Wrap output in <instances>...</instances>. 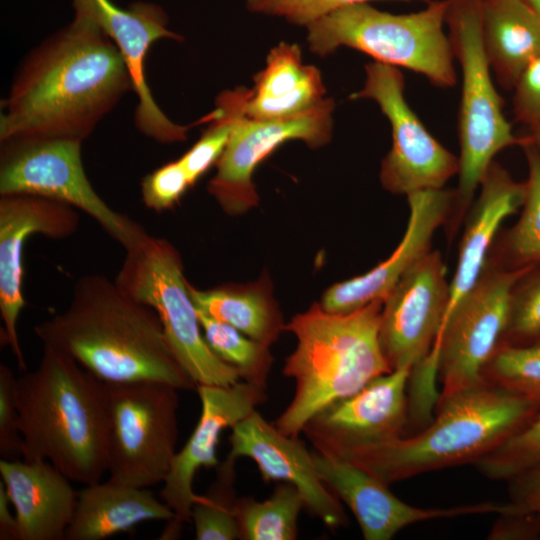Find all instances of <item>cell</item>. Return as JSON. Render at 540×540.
I'll return each instance as SVG.
<instances>
[{"instance_id":"obj_35","label":"cell","mask_w":540,"mask_h":540,"mask_svg":"<svg viewBox=\"0 0 540 540\" xmlns=\"http://www.w3.org/2000/svg\"><path fill=\"white\" fill-rule=\"evenodd\" d=\"M535 267L513 288L508 325L501 342L529 344L540 341V271L534 272Z\"/></svg>"},{"instance_id":"obj_36","label":"cell","mask_w":540,"mask_h":540,"mask_svg":"<svg viewBox=\"0 0 540 540\" xmlns=\"http://www.w3.org/2000/svg\"><path fill=\"white\" fill-rule=\"evenodd\" d=\"M192 187L188 173L180 159L168 162L147 174L141 182L145 206L161 212L174 207Z\"/></svg>"},{"instance_id":"obj_5","label":"cell","mask_w":540,"mask_h":540,"mask_svg":"<svg viewBox=\"0 0 540 540\" xmlns=\"http://www.w3.org/2000/svg\"><path fill=\"white\" fill-rule=\"evenodd\" d=\"M383 301L347 313L314 303L285 324L297 339L283 374L295 393L274 421L282 433L298 437L307 422L330 404L349 397L374 378L391 372L379 340Z\"/></svg>"},{"instance_id":"obj_11","label":"cell","mask_w":540,"mask_h":540,"mask_svg":"<svg viewBox=\"0 0 540 540\" xmlns=\"http://www.w3.org/2000/svg\"><path fill=\"white\" fill-rule=\"evenodd\" d=\"M535 266L507 268L488 258L479 279L445 319L436 342L438 400L484 382V367L508 325L513 288Z\"/></svg>"},{"instance_id":"obj_20","label":"cell","mask_w":540,"mask_h":540,"mask_svg":"<svg viewBox=\"0 0 540 540\" xmlns=\"http://www.w3.org/2000/svg\"><path fill=\"white\" fill-rule=\"evenodd\" d=\"M229 443L228 458H250L264 482H284L296 487L305 508L329 528L347 525L341 501L323 483L311 451L298 437L282 433L255 410L231 428Z\"/></svg>"},{"instance_id":"obj_43","label":"cell","mask_w":540,"mask_h":540,"mask_svg":"<svg viewBox=\"0 0 540 540\" xmlns=\"http://www.w3.org/2000/svg\"><path fill=\"white\" fill-rule=\"evenodd\" d=\"M527 138L540 155V126L528 129Z\"/></svg>"},{"instance_id":"obj_40","label":"cell","mask_w":540,"mask_h":540,"mask_svg":"<svg viewBox=\"0 0 540 540\" xmlns=\"http://www.w3.org/2000/svg\"><path fill=\"white\" fill-rule=\"evenodd\" d=\"M487 538L490 540L539 539L540 514L523 511L515 505L514 509L499 514Z\"/></svg>"},{"instance_id":"obj_34","label":"cell","mask_w":540,"mask_h":540,"mask_svg":"<svg viewBox=\"0 0 540 540\" xmlns=\"http://www.w3.org/2000/svg\"><path fill=\"white\" fill-rule=\"evenodd\" d=\"M475 465L485 477L505 481L540 466V409Z\"/></svg>"},{"instance_id":"obj_39","label":"cell","mask_w":540,"mask_h":540,"mask_svg":"<svg viewBox=\"0 0 540 540\" xmlns=\"http://www.w3.org/2000/svg\"><path fill=\"white\" fill-rule=\"evenodd\" d=\"M513 89L515 119L528 129L540 126V55L523 70Z\"/></svg>"},{"instance_id":"obj_42","label":"cell","mask_w":540,"mask_h":540,"mask_svg":"<svg viewBox=\"0 0 540 540\" xmlns=\"http://www.w3.org/2000/svg\"><path fill=\"white\" fill-rule=\"evenodd\" d=\"M11 501L2 481H0V539L19 540L18 523L11 511Z\"/></svg>"},{"instance_id":"obj_23","label":"cell","mask_w":540,"mask_h":540,"mask_svg":"<svg viewBox=\"0 0 540 540\" xmlns=\"http://www.w3.org/2000/svg\"><path fill=\"white\" fill-rule=\"evenodd\" d=\"M478 189L479 196L468 211L456 270L450 281L445 319L479 279L501 224L522 207L525 198V182L515 181L495 161L489 166Z\"/></svg>"},{"instance_id":"obj_21","label":"cell","mask_w":540,"mask_h":540,"mask_svg":"<svg viewBox=\"0 0 540 540\" xmlns=\"http://www.w3.org/2000/svg\"><path fill=\"white\" fill-rule=\"evenodd\" d=\"M407 200V227L394 251L368 272L330 286L320 302L323 309L347 313L373 301H384L401 277L431 250L435 232L451 217L455 190L421 191L407 196Z\"/></svg>"},{"instance_id":"obj_31","label":"cell","mask_w":540,"mask_h":540,"mask_svg":"<svg viewBox=\"0 0 540 540\" xmlns=\"http://www.w3.org/2000/svg\"><path fill=\"white\" fill-rule=\"evenodd\" d=\"M249 89L238 87L221 92L215 109L206 115L207 128L179 159L193 186L222 156L237 119L245 113Z\"/></svg>"},{"instance_id":"obj_2","label":"cell","mask_w":540,"mask_h":540,"mask_svg":"<svg viewBox=\"0 0 540 540\" xmlns=\"http://www.w3.org/2000/svg\"><path fill=\"white\" fill-rule=\"evenodd\" d=\"M34 332L43 346L70 356L103 383L157 381L196 390L173 355L155 310L104 275L81 276L68 307Z\"/></svg>"},{"instance_id":"obj_22","label":"cell","mask_w":540,"mask_h":540,"mask_svg":"<svg viewBox=\"0 0 540 540\" xmlns=\"http://www.w3.org/2000/svg\"><path fill=\"white\" fill-rule=\"evenodd\" d=\"M1 481L18 523L19 540H62L73 519L78 492L48 461L0 460Z\"/></svg>"},{"instance_id":"obj_26","label":"cell","mask_w":540,"mask_h":540,"mask_svg":"<svg viewBox=\"0 0 540 540\" xmlns=\"http://www.w3.org/2000/svg\"><path fill=\"white\" fill-rule=\"evenodd\" d=\"M481 30L491 69L513 88L540 55V17L523 0H481Z\"/></svg>"},{"instance_id":"obj_15","label":"cell","mask_w":540,"mask_h":540,"mask_svg":"<svg viewBox=\"0 0 540 540\" xmlns=\"http://www.w3.org/2000/svg\"><path fill=\"white\" fill-rule=\"evenodd\" d=\"M75 13L97 24L115 43L131 76L138 104L134 121L137 129L159 143L182 142L190 125L171 121L152 96L145 74V61L152 44L160 39L180 41L181 35L168 28L164 9L155 3L137 1L121 8L111 0H72Z\"/></svg>"},{"instance_id":"obj_1","label":"cell","mask_w":540,"mask_h":540,"mask_svg":"<svg viewBox=\"0 0 540 540\" xmlns=\"http://www.w3.org/2000/svg\"><path fill=\"white\" fill-rule=\"evenodd\" d=\"M112 39L92 20L72 21L22 60L2 101L0 141L46 137L84 141L133 91Z\"/></svg>"},{"instance_id":"obj_38","label":"cell","mask_w":540,"mask_h":540,"mask_svg":"<svg viewBox=\"0 0 540 540\" xmlns=\"http://www.w3.org/2000/svg\"><path fill=\"white\" fill-rule=\"evenodd\" d=\"M0 456L1 459L23 458V440L16 401V377L5 364H0Z\"/></svg>"},{"instance_id":"obj_17","label":"cell","mask_w":540,"mask_h":540,"mask_svg":"<svg viewBox=\"0 0 540 540\" xmlns=\"http://www.w3.org/2000/svg\"><path fill=\"white\" fill-rule=\"evenodd\" d=\"M75 209L38 195H0L1 342L10 347L21 371H26V363L17 323L25 306L22 290L24 245L35 234L50 239H65L73 235L80 223Z\"/></svg>"},{"instance_id":"obj_45","label":"cell","mask_w":540,"mask_h":540,"mask_svg":"<svg viewBox=\"0 0 540 540\" xmlns=\"http://www.w3.org/2000/svg\"><path fill=\"white\" fill-rule=\"evenodd\" d=\"M539 540H540V538H539Z\"/></svg>"},{"instance_id":"obj_6","label":"cell","mask_w":540,"mask_h":540,"mask_svg":"<svg viewBox=\"0 0 540 540\" xmlns=\"http://www.w3.org/2000/svg\"><path fill=\"white\" fill-rule=\"evenodd\" d=\"M447 1L448 36L462 72L458 185L454 209L447 223L453 235L468 213L494 157L510 146H524L528 139L513 133L494 86L483 46L481 0Z\"/></svg>"},{"instance_id":"obj_41","label":"cell","mask_w":540,"mask_h":540,"mask_svg":"<svg viewBox=\"0 0 540 540\" xmlns=\"http://www.w3.org/2000/svg\"><path fill=\"white\" fill-rule=\"evenodd\" d=\"M510 502L519 509L540 514V466L507 480Z\"/></svg>"},{"instance_id":"obj_30","label":"cell","mask_w":540,"mask_h":540,"mask_svg":"<svg viewBox=\"0 0 540 540\" xmlns=\"http://www.w3.org/2000/svg\"><path fill=\"white\" fill-rule=\"evenodd\" d=\"M205 340L211 350L232 366L240 379L266 390L273 356L270 346L197 309Z\"/></svg>"},{"instance_id":"obj_28","label":"cell","mask_w":540,"mask_h":540,"mask_svg":"<svg viewBox=\"0 0 540 540\" xmlns=\"http://www.w3.org/2000/svg\"><path fill=\"white\" fill-rule=\"evenodd\" d=\"M303 507L305 502L299 490L284 482H279L270 497L263 501L238 497L235 512L239 539L295 540Z\"/></svg>"},{"instance_id":"obj_4","label":"cell","mask_w":540,"mask_h":540,"mask_svg":"<svg viewBox=\"0 0 540 540\" xmlns=\"http://www.w3.org/2000/svg\"><path fill=\"white\" fill-rule=\"evenodd\" d=\"M539 409L540 404L484 381L438 400L435 416L415 434L329 455L391 485L429 471L475 464Z\"/></svg>"},{"instance_id":"obj_25","label":"cell","mask_w":540,"mask_h":540,"mask_svg":"<svg viewBox=\"0 0 540 540\" xmlns=\"http://www.w3.org/2000/svg\"><path fill=\"white\" fill-rule=\"evenodd\" d=\"M254 82L245 106V115L253 119L296 116L326 99L320 71L303 63L296 44L282 42L271 49Z\"/></svg>"},{"instance_id":"obj_14","label":"cell","mask_w":540,"mask_h":540,"mask_svg":"<svg viewBox=\"0 0 540 540\" xmlns=\"http://www.w3.org/2000/svg\"><path fill=\"white\" fill-rule=\"evenodd\" d=\"M334 101L326 98L296 116L259 120L242 114L216 163L208 192L228 215H241L258 204L253 183L256 167L281 144L301 140L310 148L325 145L332 136Z\"/></svg>"},{"instance_id":"obj_29","label":"cell","mask_w":540,"mask_h":540,"mask_svg":"<svg viewBox=\"0 0 540 540\" xmlns=\"http://www.w3.org/2000/svg\"><path fill=\"white\" fill-rule=\"evenodd\" d=\"M522 148L527 160L528 177L521 214L489 255V259L507 268L540 262V155L529 140Z\"/></svg>"},{"instance_id":"obj_9","label":"cell","mask_w":540,"mask_h":540,"mask_svg":"<svg viewBox=\"0 0 540 540\" xmlns=\"http://www.w3.org/2000/svg\"><path fill=\"white\" fill-rule=\"evenodd\" d=\"M105 386L109 480L141 488L164 482L177 453L179 389L157 381Z\"/></svg>"},{"instance_id":"obj_13","label":"cell","mask_w":540,"mask_h":540,"mask_svg":"<svg viewBox=\"0 0 540 540\" xmlns=\"http://www.w3.org/2000/svg\"><path fill=\"white\" fill-rule=\"evenodd\" d=\"M363 88L352 99L374 100L391 125L392 146L381 163L380 182L393 194L438 190L459 171V158L426 129L404 97L399 68L373 61Z\"/></svg>"},{"instance_id":"obj_8","label":"cell","mask_w":540,"mask_h":540,"mask_svg":"<svg viewBox=\"0 0 540 540\" xmlns=\"http://www.w3.org/2000/svg\"><path fill=\"white\" fill-rule=\"evenodd\" d=\"M125 251L115 283L155 310L173 355L196 386L240 381L205 340L178 250L167 239L146 233Z\"/></svg>"},{"instance_id":"obj_12","label":"cell","mask_w":540,"mask_h":540,"mask_svg":"<svg viewBox=\"0 0 540 540\" xmlns=\"http://www.w3.org/2000/svg\"><path fill=\"white\" fill-rule=\"evenodd\" d=\"M450 300V282L438 250H430L398 281L383 301L379 340L391 370L411 369L409 381L422 384L437 375L441 333Z\"/></svg>"},{"instance_id":"obj_18","label":"cell","mask_w":540,"mask_h":540,"mask_svg":"<svg viewBox=\"0 0 540 540\" xmlns=\"http://www.w3.org/2000/svg\"><path fill=\"white\" fill-rule=\"evenodd\" d=\"M317 474L355 516L365 540H390L405 527L443 518L502 514L513 504L480 502L442 508L410 505L363 468L340 457L311 451Z\"/></svg>"},{"instance_id":"obj_32","label":"cell","mask_w":540,"mask_h":540,"mask_svg":"<svg viewBox=\"0 0 540 540\" xmlns=\"http://www.w3.org/2000/svg\"><path fill=\"white\" fill-rule=\"evenodd\" d=\"M235 460L226 459L216 466V477L204 495H198L191 509L195 538L198 540L239 539L236 518Z\"/></svg>"},{"instance_id":"obj_24","label":"cell","mask_w":540,"mask_h":540,"mask_svg":"<svg viewBox=\"0 0 540 540\" xmlns=\"http://www.w3.org/2000/svg\"><path fill=\"white\" fill-rule=\"evenodd\" d=\"M146 521H167L178 529L176 515L147 488L107 480L85 485L78 492L67 540H101L127 532Z\"/></svg>"},{"instance_id":"obj_19","label":"cell","mask_w":540,"mask_h":540,"mask_svg":"<svg viewBox=\"0 0 540 540\" xmlns=\"http://www.w3.org/2000/svg\"><path fill=\"white\" fill-rule=\"evenodd\" d=\"M201 403L199 420L180 451L175 454L160 492L176 515V523L191 521V509L198 495L193 481L201 468L219 464L217 446L222 432L245 419L266 400L265 391L245 381L231 385L196 386Z\"/></svg>"},{"instance_id":"obj_44","label":"cell","mask_w":540,"mask_h":540,"mask_svg":"<svg viewBox=\"0 0 540 540\" xmlns=\"http://www.w3.org/2000/svg\"><path fill=\"white\" fill-rule=\"evenodd\" d=\"M540 17V0H523Z\"/></svg>"},{"instance_id":"obj_33","label":"cell","mask_w":540,"mask_h":540,"mask_svg":"<svg viewBox=\"0 0 540 540\" xmlns=\"http://www.w3.org/2000/svg\"><path fill=\"white\" fill-rule=\"evenodd\" d=\"M483 380L540 404V341L501 342L484 367Z\"/></svg>"},{"instance_id":"obj_3","label":"cell","mask_w":540,"mask_h":540,"mask_svg":"<svg viewBox=\"0 0 540 540\" xmlns=\"http://www.w3.org/2000/svg\"><path fill=\"white\" fill-rule=\"evenodd\" d=\"M26 461H48L71 481L96 483L108 469L105 383L70 356L43 346L39 365L16 377Z\"/></svg>"},{"instance_id":"obj_7","label":"cell","mask_w":540,"mask_h":540,"mask_svg":"<svg viewBox=\"0 0 540 540\" xmlns=\"http://www.w3.org/2000/svg\"><path fill=\"white\" fill-rule=\"evenodd\" d=\"M447 6V0H431L417 12L393 14L369 3L353 4L309 24L308 45L320 56L350 47L376 62L417 72L438 87H452L457 75L444 30Z\"/></svg>"},{"instance_id":"obj_27","label":"cell","mask_w":540,"mask_h":540,"mask_svg":"<svg viewBox=\"0 0 540 540\" xmlns=\"http://www.w3.org/2000/svg\"><path fill=\"white\" fill-rule=\"evenodd\" d=\"M196 308L225 322L248 337L271 346L284 331L280 310L267 282L250 285H222L200 290L188 282Z\"/></svg>"},{"instance_id":"obj_10","label":"cell","mask_w":540,"mask_h":540,"mask_svg":"<svg viewBox=\"0 0 540 540\" xmlns=\"http://www.w3.org/2000/svg\"><path fill=\"white\" fill-rule=\"evenodd\" d=\"M81 145L46 137L0 141V195L32 194L66 203L93 218L126 249L147 232L98 195L85 173Z\"/></svg>"},{"instance_id":"obj_16","label":"cell","mask_w":540,"mask_h":540,"mask_svg":"<svg viewBox=\"0 0 540 540\" xmlns=\"http://www.w3.org/2000/svg\"><path fill=\"white\" fill-rule=\"evenodd\" d=\"M410 373L403 367L374 378L355 394L322 409L302 432L315 450L325 454L405 435Z\"/></svg>"},{"instance_id":"obj_37","label":"cell","mask_w":540,"mask_h":540,"mask_svg":"<svg viewBox=\"0 0 540 540\" xmlns=\"http://www.w3.org/2000/svg\"><path fill=\"white\" fill-rule=\"evenodd\" d=\"M369 1L373 0H245L252 12L283 17L306 27L338 9Z\"/></svg>"}]
</instances>
